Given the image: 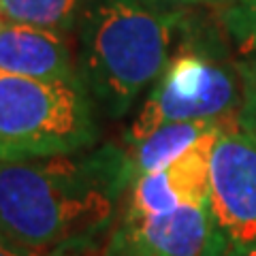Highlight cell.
I'll list each match as a JSON object with an SVG mask.
<instances>
[{"label": "cell", "mask_w": 256, "mask_h": 256, "mask_svg": "<svg viewBox=\"0 0 256 256\" xmlns=\"http://www.w3.org/2000/svg\"><path fill=\"white\" fill-rule=\"evenodd\" d=\"M242 70V107L237 114V126L256 137V54L239 58Z\"/></svg>", "instance_id": "8fae6325"}, {"label": "cell", "mask_w": 256, "mask_h": 256, "mask_svg": "<svg viewBox=\"0 0 256 256\" xmlns=\"http://www.w3.org/2000/svg\"><path fill=\"white\" fill-rule=\"evenodd\" d=\"M73 252H56V254H36V252H30L26 248H22L18 244L9 242V239L0 237V256H70Z\"/></svg>", "instance_id": "7c38bea8"}, {"label": "cell", "mask_w": 256, "mask_h": 256, "mask_svg": "<svg viewBox=\"0 0 256 256\" xmlns=\"http://www.w3.org/2000/svg\"><path fill=\"white\" fill-rule=\"evenodd\" d=\"M207 212L186 205L166 214L122 210L100 256H205Z\"/></svg>", "instance_id": "8992f818"}, {"label": "cell", "mask_w": 256, "mask_h": 256, "mask_svg": "<svg viewBox=\"0 0 256 256\" xmlns=\"http://www.w3.org/2000/svg\"><path fill=\"white\" fill-rule=\"evenodd\" d=\"M188 9L148 0H88L79 22V73L94 102L120 120L164 70Z\"/></svg>", "instance_id": "7a4b0ae2"}, {"label": "cell", "mask_w": 256, "mask_h": 256, "mask_svg": "<svg viewBox=\"0 0 256 256\" xmlns=\"http://www.w3.org/2000/svg\"><path fill=\"white\" fill-rule=\"evenodd\" d=\"M228 122V120H224ZM222 122H178L156 128L148 137L137 143H126L122 150V164H124V182L126 190L132 186L134 180L141 175L154 173L171 164L184 152H188L194 143L214 130Z\"/></svg>", "instance_id": "ba28073f"}, {"label": "cell", "mask_w": 256, "mask_h": 256, "mask_svg": "<svg viewBox=\"0 0 256 256\" xmlns=\"http://www.w3.org/2000/svg\"><path fill=\"white\" fill-rule=\"evenodd\" d=\"M205 256H256V137L230 124L212 154Z\"/></svg>", "instance_id": "5b68a950"}, {"label": "cell", "mask_w": 256, "mask_h": 256, "mask_svg": "<svg viewBox=\"0 0 256 256\" xmlns=\"http://www.w3.org/2000/svg\"><path fill=\"white\" fill-rule=\"evenodd\" d=\"M233 52L220 22L212 24L188 11L178 45L128 126L124 141L137 143L166 124L237 120L242 70Z\"/></svg>", "instance_id": "3957f363"}, {"label": "cell", "mask_w": 256, "mask_h": 256, "mask_svg": "<svg viewBox=\"0 0 256 256\" xmlns=\"http://www.w3.org/2000/svg\"><path fill=\"white\" fill-rule=\"evenodd\" d=\"M152 4L166 6V9H190V6H203V4H224L228 0H148Z\"/></svg>", "instance_id": "4fadbf2b"}, {"label": "cell", "mask_w": 256, "mask_h": 256, "mask_svg": "<svg viewBox=\"0 0 256 256\" xmlns=\"http://www.w3.org/2000/svg\"><path fill=\"white\" fill-rule=\"evenodd\" d=\"M220 26L239 56L256 54V0H228L222 4Z\"/></svg>", "instance_id": "30bf717a"}, {"label": "cell", "mask_w": 256, "mask_h": 256, "mask_svg": "<svg viewBox=\"0 0 256 256\" xmlns=\"http://www.w3.org/2000/svg\"><path fill=\"white\" fill-rule=\"evenodd\" d=\"M126 194L114 146L0 164V237L36 254L82 250Z\"/></svg>", "instance_id": "6da1fadb"}, {"label": "cell", "mask_w": 256, "mask_h": 256, "mask_svg": "<svg viewBox=\"0 0 256 256\" xmlns=\"http://www.w3.org/2000/svg\"><path fill=\"white\" fill-rule=\"evenodd\" d=\"M94 98L82 75L32 79L0 70V164L90 150Z\"/></svg>", "instance_id": "277c9868"}, {"label": "cell", "mask_w": 256, "mask_h": 256, "mask_svg": "<svg viewBox=\"0 0 256 256\" xmlns=\"http://www.w3.org/2000/svg\"><path fill=\"white\" fill-rule=\"evenodd\" d=\"M0 70L32 79L82 75L64 32L15 22L0 26Z\"/></svg>", "instance_id": "52a82bcc"}, {"label": "cell", "mask_w": 256, "mask_h": 256, "mask_svg": "<svg viewBox=\"0 0 256 256\" xmlns=\"http://www.w3.org/2000/svg\"><path fill=\"white\" fill-rule=\"evenodd\" d=\"M88 0H0L4 22L70 32L84 18Z\"/></svg>", "instance_id": "9c48e42d"}, {"label": "cell", "mask_w": 256, "mask_h": 256, "mask_svg": "<svg viewBox=\"0 0 256 256\" xmlns=\"http://www.w3.org/2000/svg\"><path fill=\"white\" fill-rule=\"evenodd\" d=\"M2 24H4V20H2V18H0V26H2Z\"/></svg>", "instance_id": "5bb4252c"}]
</instances>
